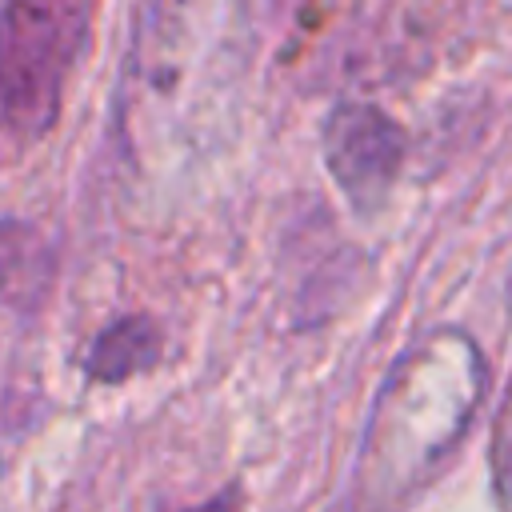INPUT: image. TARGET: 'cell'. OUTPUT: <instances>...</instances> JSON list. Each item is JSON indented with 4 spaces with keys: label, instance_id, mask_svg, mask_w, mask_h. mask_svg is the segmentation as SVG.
<instances>
[{
    "label": "cell",
    "instance_id": "4",
    "mask_svg": "<svg viewBox=\"0 0 512 512\" xmlns=\"http://www.w3.org/2000/svg\"><path fill=\"white\" fill-rule=\"evenodd\" d=\"M56 284V248L32 220H0V304L24 320L40 316Z\"/></svg>",
    "mask_w": 512,
    "mask_h": 512
},
{
    "label": "cell",
    "instance_id": "6",
    "mask_svg": "<svg viewBox=\"0 0 512 512\" xmlns=\"http://www.w3.org/2000/svg\"><path fill=\"white\" fill-rule=\"evenodd\" d=\"M488 468H492V488L496 500L512 504V384L496 408L492 420V440H488Z\"/></svg>",
    "mask_w": 512,
    "mask_h": 512
},
{
    "label": "cell",
    "instance_id": "2",
    "mask_svg": "<svg viewBox=\"0 0 512 512\" xmlns=\"http://www.w3.org/2000/svg\"><path fill=\"white\" fill-rule=\"evenodd\" d=\"M92 16L96 0H0V124L20 144L40 140L60 120Z\"/></svg>",
    "mask_w": 512,
    "mask_h": 512
},
{
    "label": "cell",
    "instance_id": "3",
    "mask_svg": "<svg viewBox=\"0 0 512 512\" xmlns=\"http://www.w3.org/2000/svg\"><path fill=\"white\" fill-rule=\"evenodd\" d=\"M320 152L328 176L340 184L352 208L376 212L400 180L408 136L404 128L368 100H340L320 128Z\"/></svg>",
    "mask_w": 512,
    "mask_h": 512
},
{
    "label": "cell",
    "instance_id": "1",
    "mask_svg": "<svg viewBox=\"0 0 512 512\" xmlns=\"http://www.w3.org/2000/svg\"><path fill=\"white\" fill-rule=\"evenodd\" d=\"M416 400L448 412H476L484 400V360L464 332L436 328L392 364L364 440V456L380 464L384 488H416L464 436L452 424L424 416V408L416 416Z\"/></svg>",
    "mask_w": 512,
    "mask_h": 512
},
{
    "label": "cell",
    "instance_id": "5",
    "mask_svg": "<svg viewBox=\"0 0 512 512\" xmlns=\"http://www.w3.org/2000/svg\"><path fill=\"white\" fill-rule=\"evenodd\" d=\"M160 356H164V328L148 312H124L92 336L80 368L92 384H124L152 372Z\"/></svg>",
    "mask_w": 512,
    "mask_h": 512
}]
</instances>
